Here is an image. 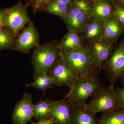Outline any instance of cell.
I'll return each instance as SVG.
<instances>
[{
    "instance_id": "1",
    "label": "cell",
    "mask_w": 124,
    "mask_h": 124,
    "mask_svg": "<svg viewBox=\"0 0 124 124\" xmlns=\"http://www.w3.org/2000/svg\"><path fill=\"white\" fill-rule=\"evenodd\" d=\"M59 43L57 41H52L34 48L31 58L33 79L42 73H48L61 58Z\"/></svg>"
},
{
    "instance_id": "2",
    "label": "cell",
    "mask_w": 124,
    "mask_h": 124,
    "mask_svg": "<svg viewBox=\"0 0 124 124\" xmlns=\"http://www.w3.org/2000/svg\"><path fill=\"white\" fill-rule=\"evenodd\" d=\"M103 86L97 74L79 76L65 98L73 106L86 107L87 99Z\"/></svg>"
},
{
    "instance_id": "3",
    "label": "cell",
    "mask_w": 124,
    "mask_h": 124,
    "mask_svg": "<svg viewBox=\"0 0 124 124\" xmlns=\"http://www.w3.org/2000/svg\"><path fill=\"white\" fill-rule=\"evenodd\" d=\"M86 108L94 115L120 108L119 100L114 85H110L100 89L92 97L91 101L86 104Z\"/></svg>"
},
{
    "instance_id": "4",
    "label": "cell",
    "mask_w": 124,
    "mask_h": 124,
    "mask_svg": "<svg viewBox=\"0 0 124 124\" xmlns=\"http://www.w3.org/2000/svg\"><path fill=\"white\" fill-rule=\"evenodd\" d=\"M60 55L61 58L80 76H88L95 74L92 68L88 46H83L71 51L60 50Z\"/></svg>"
},
{
    "instance_id": "5",
    "label": "cell",
    "mask_w": 124,
    "mask_h": 124,
    "mask_svg": "<svg viewBox=\"0 0 124 124\" xmlns=\"http://www.w3.org/2000/svg\"><path fill=\"white\" fill-rule=\"evenodd\" d=\"M28 6L20 0L15 5L6 8V13L2 27L10 28L17 37L19 32L31 21L27 9Z\"/></svg>"
},
{
    "instance_id": "6",
    "label": "cell",
    "mask_w": 124,
    "mask_h": 124,
    "mask_svg": "<svg viewBox=\"0 0 124 124\" xmlns=\"http://www.w3.org/2000/svg\"><path fill=\"white\" fill-rule=\"evenodd\" d=\"M104 64L106 76L114 85L124 74V39Z\"/></svg>"
},
{
    "instance_id": "7",
    "label": "cell",
    "mask_w": 124,
    "mask_h": 124,
    "mask_svg": "<svg viewBox=\"0 0 124 124\" xmlns=\"http://www.w3.org/2000/svg\"><path fill=\"white\" fill-rule=\"evenodd\" d=\"M88 47L93 71L97 74L113 53V43L102 39L91 43Z\"/></svg>"
},
{
    "instance_id": "8",
    "label": "cell",
    "mask_w": 124,
    "mask_h": 124,
    "mask_svg": "<svg viewBox=\"0 0 124 124\" xmlns=\"http://www.w3.org/2000/svg\"><path fill=\"white\" fill-rule=\"evenodd\" d=\"M53 78L54 85L58 86L71 88L79 76L77 73L62 58L48 72Z\"/></svg>"
},
{
    "instance_id": "9",
    "label": "cell",
    "mask_w": 124,
    "mask_h": 124,
    "mask_svg": "<svg viewBox=\"0 0 124 124\" xmlns=\"http://www.w3.org/2000/svg\"><path fill=\"white\" fill-rule=\"evenodd\" d=\"M40 45L39 31L31 20L27 26L17 37L15 50L28 54L32 48Z\"/></svg>"
},
{
    "instance_id": "10",
    "label": "cell",
    "mask_w": 124,
    "mask_h": 124,
    "mask_svg": "<svg viewBox=\"0 0 124 124\" xmlns=\"http://www.w3.org/2000/svg\"><path fill=\"white\" fill-rule=\"evenodd\" d=\"M32 96L26 93L22 100L16 104L12 114V122L13 124H27L31 121L34 115Z\"/></svg>"
},
{
    "instance_id": "11",
    "label": "cell",
    "mask_w": 124,
    "mask_h": 124,
    "mask_svg": "<svg viewBox=\"0 0 124 124\" xmlns=\"http://www.w3.org/2000/svg\"><path fill=\"white\" fill-rule=\"evenodd\" d=\"M73 106L67 99L57 101H51L50 114L55 124H72Z\"/></svg>"
},
{
    "instance_id": "12",
    "label": "cell",
    "mask_w": 124,
    "mask_h": 124,
    "mask_svg": "<svg viewBox=\"0 0 124 124\" xmlns=\"http://www.w3.org/2000/svg\"><path fill=\"white\" fill-rule=\"evenodd\" d=\"M63 20L69 30L78 33L83 31L88 22V19L73 3L72 4L69 13Z\"/></svg>"
},
{
    "instance_id": "13",
    "label": "cell",
    "mask_w": 124,
    "mask_h": 124,
    "mask_svg": "<svg viewBox=\"0 0 124 124\" xmlns=\"http://www.w3.org/2000/svg\"><path fill=\"white\" fill-rule=\"evenodd\" d=\"M104 22L94 18L88 22L83 30L85 38L88 41L92 43L103 39Z\"/></svg>"
},
{
    "instance_id": "14",
    "label": "cell",
    "mask_w": 124,
    "mask_h": 124,
    "mask_svg": "<svg viewBox=\"0 0 124 124\" xmlns=\"http://www.w3.org/2000/svg\"><path fill=\"white\" fill-rule=\"evenodd\" d=\"M124 33V27L113 17L104 22V39L114 43Z\"/></svg>"
},
{
    "instance_id": "15",
    "label": "cell",
    "mask_w": 124,
    "mask_h": 124,
    "mask_svg": "<svg viewBox=\"0 0 124 124\" xmlns=\"http://www.w3.org/2000/svg\"><path fill=\"white\" fill-rule=\"evenodd\" d=\"M83 46L82 39L79 33L69 30L59 42V47L60 50L71 51Z\"/></svg>"
},
{
    "instance_id": "16",
    "label": "cell",
    "mask_w": 124,
    "mask_h": 124,
    "mask_svg": "<svg viewBox=\"0 0 124 124\" xmlns=\"http://www.w3.org/2000/svg\"><path fill=\"white\" fill-rule=\"evenodd\" d=\"M95 116L86 107L73 106L72 124H98Z\"/></svg>"
},
{
    "instance_id": "17",
    "label": "cell",
    "mask_w": 124,
    "mask_h": 124,
    "mask_svg": "<svg viewBox=\"0 0 124 124\" xmlns=\"http://www.w3.org/2000/svg\"><path fill=\"white\" fill-rule=\"evenodd\" d=\"M113 13L109 2L104 0H99L96 1L92 8L91 17L105 22L112 17Z\"/></svg>"
},
{
    "instance_id": "18",
    "label": "cell",
    "mask_w": 124,
    "mask_h": 124,
    "mask_svg": "<svg viewBox=\"0 0 124 124\" xmlns=\"http://www.w3.org/2000/svg\"><path fill=\"white\" fill-rule=\"evenodd\" d=\"M17 37L10 28H0V51L5 49L15 50Z\"/></svg>"
},
{
    "instance_id": "19",
    "label": "cell",
    "mask_w": 124,
    "mask_h": 124,
    "mask_svg": "<svg viewBox=\"0 0 124 124\" xmlns=\"http://www.w3.org/2000/svg\"><path fill=\"white\" fill-rule=\"evenodd\" d=\"M70 7L59 2L57 0H50L46 5L42 11L57 16L63 20L69 13Z\"/></svg>"
},
{
    "instance_id": "20",
    "label": "cell",
    "mask_w": 124,
    "mask_h": 124,
    "mask_svg": "<svg viewBox=\"0 0 124 124\" xmlns=\"http://www.w3.org/2000/svg\"><path fill=\"white\" fill-rule=\"evenodd\" d=\"M98 124H124V109L121 108L104 112Z\"/></svg>"
},
{
    "instance_id": "21",
    "label": "cell",
    "mask_w": 124,
    "mask_h": 124,
    "mask_svg": "<svg viewBox=\"0 0 124 124\" xmlns=\"http://www.w3.org/2000/svg\"><path fill=\"white\" fill-rule=\"evenodd\" d=\"M51 101L46 99L41 100L33 106V117L38 121L51 118L50 105Z\"/></svg>"
},
{
    "instance_id": "22",
    "label": "cell",
    "mask_w": 124,
    "mask_h": 124,
    "mask_svg": "<svg viewBox=\"0 0 124 124\" xmlns=\"http://www.w3.org/2000/svg\"><path fill=\"white\" fill-rule=\"evenodd\" d=\"M33 82L26 85L27 87H32L45 92L46 90L54 88V80L48 73H42L37 77Z\"/></svg>"
},
{
    "instance_id": "23",
    "label": "cell",
    "mask_w": 124,
    "mask_h": 124,
    "mask_svg": "<svg viewBox=\"0 0 124 124\" xmlns=\"http://www.w3.org/2000/svg\"><path fill=\"white\" fill-rule=\"evenodd\" d=\"M26 4L32 9L34 14L43 11L44 7L50 0H24Z\"/></svg>"
},
{
    "instance_id": "24",
    "label": "cell",
    "mask_w": 124,
    "mask_h": 124,
    "mask_svg": "<svg viewBox=\"0 0 124 124\" xmlns=\"http://www.w3.org/2000/svg\"><path fill=\"white\" fill-rule=\"evenodd\" d=\"M73 4L84 13L88 19L91 17L92 8L85 0H74Z\"/></svg>"
},
{
    "instance_id": "25",
    "label": "cell",
    "mask_w": 124,
    "mask_h": 124,
    "mask_svg": "<svg viewBox=\"0 0 124 124\" xmlns=\"http://www.w3.org/2000/svg\"><path fill=\"white\" fill-rule=\"evenodd\" d=\"M112 17L115 18L124 27V8L115 5Z\"/></svg>"
},
{
    "instance_id": "26",
    "label": "cell",
    "mask_w": 124,
    "mask_h": 124,
    "mask_svg": "<svg viewBox=\"0 0 124 124\" xmlns=\"http://www.w3.org/2000/svg\"><path fill=\"white\" fill-rule=\"evenodd\" d=\"M115 89L119 100L120 108L124 109V86L116 87Z\"/></svg>"
},
{
    "instance_id": "27",
    "label": "cell",
    "mask_w": 124,
    "mask_h": 124,
    "mask_svg": "<svg viewBox=\"0 0 124 124\" xmlns=\"http://www.w3.org/2000/svg\"><path fill=\"white\" fill-rule=\"evenodd\" d=\"M6 13V8L0 9V28L2 27Z\"/></svg>"
},
{
    "instance_id": "28",
    "label": "cell",
    "mask_w": 124,
    "mask_h": 124,
    "mask_svg": "<svg viewBox=\"0 0 124 124\" xmlns=\"http://www.w3.org/2000/svg\"><path fill=\"white\" fill-rule=\"evenodd\" d=\"M31 122L32 124H55L54 119L51 117L48 119L41 120L37 123L33 122L32 121Z\"/></svg>"
},
{
    "instance_id": "29",
    "label": "cell",
    "mask_w": 124,
    "mask_h": 124,
    "mask_svg": "<svg viewBox=\"0 0 124 124\" xmlns=\"http://www.w3.org/2000/svg\"><path fill=\"white\" fill-rule=\"evenodd\" d=\"M57 0L64 5L68 6L69 7H71V0Z\"/></svg>"
},
{
    "instance_id": "30",
    "label": "cell",
    "mask_w": 124,
    "mask_h": 124,
    "mask_svg": "<svg viewBox=\"0 0 124 124\" xmlns=\"http://www.w3.org/2000/svg\"><path fill=\"white\" fill-rule=\"evenodd\" d=\"M116 4L124 8V0H114Z\"/></svg>"
},
{
    "instance_id": "31",
    "label": "cell",
    "mask_w": 124,
    "mask_h": 124,
    "mask_svg": "<svg viewBox=\"0 0 124 124\" xmlns=\"http://www.w3.org/2000/svg\"><path fill=\"white\" fill-rule=\"evenodd\" d=\"M120 79L121 80V82H122V84L123 85V86H124V74L121 77Z\"/></svg>"
},
{
    "instance_id": "32",
    "label": "cell",
    "mask_w": 124,
    "mask_h": 124,
    "mask_svg": "<svg viewBox=\"0 0 124 124\" xmlns=\"http://www.w3.org/2000/svg\"><path fill=\"white\" fill-rule=\"evenodd\" d=\"M91 0L94 1H95L96 2V1L99 0Z\"/></svg>"
}]
</instances>
